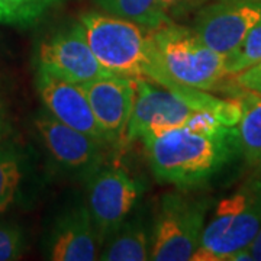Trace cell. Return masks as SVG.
Returning a JSON list of instances; mask_svg holds the SVG:
<instances>
[{
    "label": "cell",
    "mask_w": 261,
    "mask_h": 261,
    "mask_svg": "<svg viewBox=\"0 0 261 261\" xmlns=\"http://www.w3.org/2000/svg\"><path fill=\"white\" fill-rule=\"evenodd\" d=\"M240 116L241 108L237 97L221 99L190 86L174 92L145 79H137L135 103L125 142L183 128L218 130L235 126Z\"/></svg>",
    "instance_id": "cell-1"
},
{
    "label": "cell",
    "mask_w": 261,
    "mask_h": 261,
    "mask_svg": "<svg viewBox=\"0 0 261 261\" xmlns=\"http://www.w3.org/2000/svg\"><path fill=\"white\" fill-rule=\"evenodd\" d=\"M155 180L180 190L202 186L240 154L235 126L171 129L142 138Z\"/></svg>",
    "instance_id": "cell-2"
},
{
    "label": "cell",
    "mask_w": 261,
    "mask_h": 261,
    "mask_svg": "<svg viewBox=\"0 0 261 261\" xmlns=\"http://www.w3.org/2000/svg\"><path fill=\"white\" fill-rule=\"evenodd\" d=\"M79 22L93 54L108 71L145 79L174 92L186 87L167 71L151 31L100 12L83 13Z\"/></svg>",
    "instance_id": "cell-3"
},
{
    "label": "cell",
    "mask_w": 261,
    "mask_h": 261,
    "mask_svg": "<svg viewBox=\"0 0 261 261\" xmlns=\"http://www.w3.org/2000/svg\"><path fill=\"white\" fill-rule=\"evenodd\" d=\"M260 231L261 173H257L216 203L192 261H232Z\"/></svg>",
    "instance_id": "cell-4"
},
{
    "label": "cell",
    "mask_w": 261,
    "mask_h": 261,
    "mask_svg": "<svg viewBox=\"0 0 261 261\" xmlns=\"http://www.w3.org/2000/svg\"><path fill=\"white\" fill-rule=\"evenodd\" d=\"M151 35L167 71L178 83L211 92L229 79L225 56L207 47L193 28L171 20Z\"/></svg>",
    "instance_id": "cell-5"
},
{
    "label": "cell",
    "mask_w": 261,
    "mask_h": 261,
    "mask_svg": "<svg viewBox=\"0 0 261 261\" xmlns=\"http://www.w3.org/2000/svg\"><path fill=\"white\" fill-rule=\"evenodd\" d=\"M211 203L183 192H167L160 197L151 225L152 261H189L197 250Z\"/></svg>",
    "instance_id": "cell-6"
},
{
    "label": "cell",
    "mask_w": 261,
    "mask_h": 261,
    "mask_svg": "<svg viewBox=\"0 0 261 261\" xmlns=\"http://www.w3.org/2000/svg\"><path fill=\"white\" fill-rule=\"evenodd\" d=\"M86 181V206L103 245L132 215L142 197L144 185L122 167L105 164Z\"/></svg>",
    "instance_id": "cell-7"
},
{
    "label": "cell",
    "mask_w": 261,
    "mask_h": 261,
    "mask_svg": "<svg viewBox=\"0 0 261 261\" xmlns=\"http://www.w3.org/2000/svg\"><path fill=\"white\" fill-rule=\"evenodd\" d=\"M34 126L49 159L64 174L87 180L103 166L108 145L57 121L45 109L35 116Z\"/></svg>",
    "instance_id": "cell-8"
},
{
    "label": "cell",
    "mask_w": 261,
    "mask_h": 261,
    "mask_svg": "<svg viewBox=\"0 0 261 261\" xmlns=\"http://www.w3.org/2000/svg\"><path fill=\"white\" fill-rule=\"evenodd\" d=\"M35 60L39 68L77 84L113 74L96 58L79 20L42 39Z\"/></svg>",
    "instance_id": "cell-9"
},
{
    "label": "cell",
    "mask_w": 261,
    "mask_h": 261,
    "mask_svg": "<svg viewBox=\"0 0 261 261\" xmlns=\"http://www.w3.org/2000/svg\"><path fill=\"white\" fill-rule=\"evenodd\" d=\"M261 25V0H218L197 9L193 29L207 47L226 56Z\"/></svg>",
    "instance_id": "cell-10"
},
{
    "label": "cell",
    "mask_w": 261,
    "mask_h": 261,
    "mask_svg": "<svg viewBox=\"0 0 261 261\" xmlns=\"http://www.w3.org/2000/svg\"><path fill=\"white\" fill-rule=\"evenodd\" d=\"M35 86L45 111L57 121L93 137L108 147L112 145L96 119L82 84L73 83L37 67Z\"/></svg>",
    "instance_id": "cell-11"
},
{
    "label": "cell",
    "mask_w": 261,
    "mask_h": 261,
    "mask_svg": "<svg viewBox=\"0 0 261 261\" xmlns=\"http://www.w3.org/2000/svg\"><path fill=\"white\" fill-rule=\"evenodd\" d=\"M99 125L112 145H121L134 111L137 79L112 74L82 84Z\"/></svg>",
    "instance_id": "cell-12"
},
{
    "label": "cell",
    "mask_w": 261,
    "mask_h": 261,
    "mask_svg": "<svg viewBox=\"0 0 261 261\" xmlns=\"http://www.w3.org/2000/svg\"><path fill=\"white\" fill-rule=\"evenodd\" d=\"M102 241L86 203L63 211L48 233L45 257L53 261L99 260Z\"/></svg>",
    "instance_id": "cell-13"
},
{
    "label": "cell",
    "mask_w": 261,
    "mask_h": 261,
    "mask_svg": "<svg viewBox=\"0 0 261 261\" xmlns=\"http://www.w3.org/2000/svg\"><path fill=\"white\" fill-rule=\"evenodd\" d=\"M151 228L140 216H132L105 241L99 254L103 261H145L149 260Z\"/></svg>",
    "instance_id": "cell-14"
},
{
    "label": "cell",
    "mask_w": 261,
    "mask_h": 261,
    "mask_svg": "<svg viewBox=\"0 0 261 261\" xmlns=\"http://www.w3.org/2000/svg\"><path fill=\"white\" fill-rule=\"evenodd\" d=\"M237 99L241 108L240 121L235 125L240 154L255 173H261V94L243 90Z\"/></svg>",
    "instance_id": "cell-15"
},
{
    "label": "cell",
    "mask_w": 261,
    "mask_h": 261,
    "mask_svg": "<svg viewBox=\"0 0 261 261\" xmlns=\"http://www.w3.org/2000/svg\"><path fill=\"white\" fill-rule=\"evenodd\" d=\"M96 3L106 13L130 20L148 31L171 22L161 0H96Z\"/></svg>",
    "instance_id": "cell-16"
},
{
    "label": "cell",
    "mask_w": 261,
    "mask_h": 261,
    "mask_svg": "<svg viewBox=\"0 0 261 261\" xmlns=\"http://www.w3.org/2000/svg\"><path fill=\"white\" fill-rule=\"evenodd\" d=\"M25 155L16 144L0 142V215L15 202L25 176Z\"/></svg>",
    "instance_id": "cell-17"
},
{
    "label": "cell",
    "mask_w": 261,
    "mask_h": 261,
    "mask_svg": "<svg viewBox=\"0 0 261 261\" xmlns=\"http://www.w3.org/2000/svg\"><path fill=\"white\" fill-rule=\"evenodd\" d=\"M49 8L45 0H0V23L10 27H31Z\"/></svg>",
    "instance_id": "cell-18"
},
{
    "label": "cell",
    "mask_w": 261,
    "mask_h": 261,
    "mask_svg": "<svg viewBox=\"0 0 261 261\" xmlns=\"http://www.w3.org/2000/svg\"><path fill=\"white\" fill-rule=\"evenodd\" d=\"M261 61V25L255 27L244 41L225 56V67L229 77L241 73Z\"/></svg>",
    "instance_id": "cell-19"
},
{
    "label": "cell",
    "mask_w": 261,
    "mask_h": 261,
    "mask_svg": "<svg viewBox=\"0 0 261 261\" xmlns=\"http://www.w3.org/2000/svg\"><path fill=\"white\" fill-rule=\"evenodd\" d=\"M27 250L23 229L16 224H0V261L22 258Z\"/></svg>",
    "instance_id": "cell-20"
},
{
    "label": "cell",
    "mask_w": 261,
    "mask_h": 261,
    "mask_svg": "<svg viewBox=\"0 0 261 261\" xmlns=\"http://www.w3.org/2000/svg\"><path fill=\"white\" fill-rule=\"evenodd\" d=\"M207 0H161V5L171 20H178L199 9Z\"/></svg>",
    "instance_id": "cell-21"
},
{
    "label": "cell",
    "mask_w": 261,
    "mask_h": 261,
    "mask_svg": "<svg viewBox=\"0 0 261 261\" xmlns=\"http://www.w3.org/2000/svg\"><path fill=\"white\" fill-rule=\"evenodd\" d=\"M240 89L261 94V61L238 74L229 77Z\"/></svg>",
    "instance_id": "cell-22"
},
{
    "label": "cell",
    "mask_w": 261,
    "mask_h": 261,
    "mask_svg": "<svg viewBox=\"0 0 261 261\" xmlns=\"http://www.w3.org/2000/svg\"><path fill=\"white\" fill-rule=\"evenodd\" d=\"M10 132V116L5 97L0 93V142L6 140Z\"/></svg>",
    "instance_id": "cell-23"
},
{
    "label": "cell",
    "mask_w": 261,
    "mask_h": 261,
    "mask_svg": "<svg viewBox=\"0 0 261 261\" xmlns=\"http://www.w3.org/2000/svg\"><path fill=\"white\" fill-rule=\"evenodd\" d=\"M247 250L250 252L251 260L261 261V231L257 233V237L254 238V241L247 247Z\"/></svg>",
    "instance_id": "cell-24"
},
{
    "label": "cell",
    "mask_w": 261,
    "mask_h": 261,
    "mask_svg": "<svg viewBox=\"0 0 261 261\" xmlns=\"http://www.w3.org/2000/svg\"><path fill=\"white\" fill-rule=\"evenodd\" d=\"M48 5L51 6V5H54V3H58V2H61V0H45Z\"/></svg>",
    "instance_id": "cell-25"
}]
</instances>
